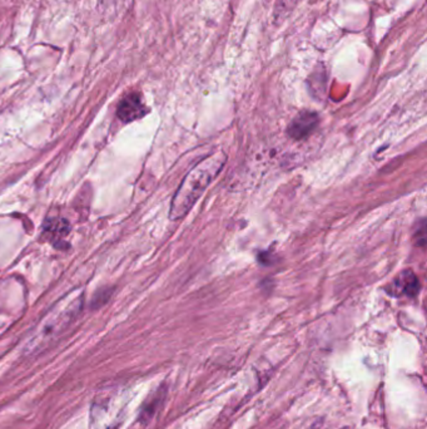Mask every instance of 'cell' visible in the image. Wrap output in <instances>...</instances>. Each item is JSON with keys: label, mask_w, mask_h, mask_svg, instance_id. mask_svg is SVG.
Listing matches in <instances>:
<instances>
[{"label": "cell", "mask_w": 427, "mask_h": 429, "mask_svg": "<svg viewBox=\"0 0 427 429\" xmlns=\"http://www.w3.org/2000/svg\"><path fill=\"white\" fill-rule=\"evenodd\" d=\"M147 112L142 98L138 93H131V95L124 97L118 106V117L123 122H132V120H138L140 117L145 116Z\"/></svg>", "instance_id": "cell-4"}, {"label": "cell", "mask_w": 427, "mask_h": 429, "mask_svg": "<svg viewBox=\"0 0 427 429\" xmlns=\"http://www.w3.org/2000/svg\"><path fill=\"white\" fill-rule=\"evenodd\" d=\"M419 291L420 281L411 270L400 272L389 286V292L394 297H416Z\"/></svg>", "instance_id": "cell-2"}, {"label": "cell", "mask_w": 427, "mask_h": 429, "mask_svg": "<svg viewBox=\"0 0 427 429\" xmlns=\"http://www.w3.org/2000/svg\"><path fill=\"white\" fill-rule=\"evenodd\" d=\"M226 161L227 155L225 152H214L184 177L172 201L170 211L172 220H179L188 214L208 186L214 182V178L223 170Z\"/></svg>", "instance_id": "cell-1"}, {"label": "cell", "mask_w": 427, "mask_h": 429, "mask_svg": "<svg viewBox=\"0 0 427 429\" xmlns=\"http://www.w3.org/2000/svg\"><path fill=\"white\" fill-rule=\"evenodd\" d=\"M319 125V114L314 112H301L297 114L289 127V134L293 139H303Z\"/></svg>", "instance_id": "cell-3"}]
</instances>
